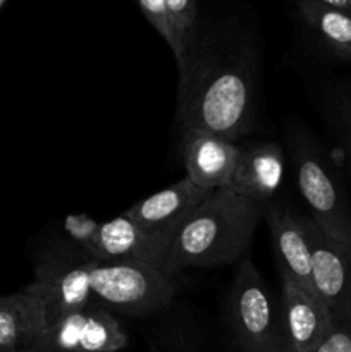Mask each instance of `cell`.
Returning a JSON list of instances; mask_svg holds the SVG:
<instances>
[{
    "instance_id": "11",
    "label": "cell",
    "mask_w": 351,
    "mask_h": 352,
    "mask_svg": "<svg viewBox=\"0 0 351 352\" xmlns=\"http://www.w3.org/2000/svg\"><path fill=\"white\" fill-rule=\"evenodd\" d=\"M186 177L209 191L227 189L237 167L241 146L206 131H189L181 136Z\"/></svg>"
},
{
    "instance_id": "7",
    "label": "cell",
    "mask_w": 351,
    "mask_h": 352,
    "mask_svg": "<svg viewBox=\"0 0 351 352\" xmlns=\"http://www.w3.org/2000/svg\"><path fill=\"white\" fill-rule=\"evenodd\" d=\"M312 251V289L334 320L351 323V244L327 236L310 217H301Z\"/></svg>"
},
{
    "instance_id": "9",
    "label": "cell",
    "mask_w": 351,
    "mask_h": 352,
    "mask_svg": "<svg viewBox=\"0 0 351 352\" xmlns=\"http://www.w3.org/2000/svg\"><path fill=\"white\" fill-rule=\"evenodd\" d=\"M279 315L288 352H315L336 325L319 296L288 277H281Z\"/></svg>"
},
{
    "instance_id": "20",
    "label": "cell",
    "mask_w": 351,
    "mask_h": 352,
    "mask_svg": "<svg viewBox=\"0 0 351 352\" xmlns=\"http://www.w3.org/2000/svg\"><path fill=\"white\" fill-rule=\"evenodd\" d=\"M138 6H140L141 12H143L145 19H147L148 23L157 30V33L167 41L172 54L176 55V52H178V43H176L174 30H172L171 17H169L165 0H138Z\"/></svg>"
},
{
    "instance_id": "17",
    "label": "cell",
    "mask_w": 351,
    "mask_h": 352,
    "mask_svg": "<svg viewBox=\"0 0 351 352\" xmlns=\"http://www.w3.org/2000/svg\"><path fill=\"white\" fill-rule=\"evenodd\" d=\"M165 3H167L169 17H171L176 43H178L174 58L179 67L184 60L186 48L198 31V7H196V0H165Z\"/></svg>"
},
{
    "instance_id": "15",
    "label": "cell",
    "mask_w": 351,
    "mask_h": 352,
    "mask_svg": "<svg viewBox=\"0 0 351 352\" xmlns=\"http://www.w3.org/2000/svg\"><path fill=\"white\" fill-rule=\"evenodd\" d=\"M47 327L38 298L24 291L0 298V352H36Z\"/></svg>"
},
{
    "instance_id": "1",
    "label": "cell",
    "mask_w": 351,
    "mask_h": 352,
    "mask_svg": "<svg viewBox=\"0 0 351 352\" xmlns=\"http://www.w3.org/2000/svg\"><path fill=\"white\" fill-rule=\"evenodd\" d=\"M258 54L244 38L196 31L178 67L179 133L206 131L236 143L258 116Z\"/></svg>"
},
{
    "instance_id": "24",
    "label": "cell",
    "mask_w": 351,
    "mask_h": 352,
    "mask_svg": "<svg viewBox=\"0 0 351 352\" xmlns=\"http://www.w3.org/2000/svg\"><path fill=\"white\" fill-rule=\"evenodd\" d=\"M151 352H160V351H158L157 347H151Z\"/></svg>"
},
{
    "instance_id": "4",
    "label": "cell",
    "mask_w": 351,
    "mask_h": 352,
    "mask_svg": "<svg viewBox=\"0 0 351 352\" xmlns=\"http://www.w3.org/2000/svg\"><path fill=\"white\" fill-rule=\"evenodd\" d=\"M93 298L112 311L145 318L167 308L179 292L176 277L134 261H93Z\"/></svg>"
},
{
    "instance_id": "6",
    "label": "cell",
    "mask_w": 351,
    "mask_h": 352,
    "mask_svg": "<svg viewBox=\"0 0 351 352\" xmlns=\"http://www.w3.org/2000/svg\"><path fill=\"white\" fill-rule=\"evenodd\" d=\"M92 263L93 260L69 241L48 248L36 258L33 282L23 291L40 299L48 325L89 308L93 299Z\"/></svg>"
},
{
    "instance_id": "22",
    "label": "cell",
    "mask_w": 351,
    "mask_h": 352,
    "mask_svg": "<svg viewBox=\"0 0 351 352\" xmlns=\"http://www.w3.org/2000/svg\"><path fill=\"white\" fill-rule=\"evenodd\" d=\"M319 2L326 3L329 7H336V9L351 10V0H319Z\"/></svg>"
},
{
    "instance_id": "19",
    "label": "cell",
    "mask_w": 351,
    "mask_h": 352,
    "mask_svg": "<svg viewBox=\"0 0 351 352\" xmlns=\"http://www.w3.org/2000/svg\"><path fill=\"white\" fill-rule=\"evenodd\" d=\"M100 222H95L88 215H67L64 219V232L69 237V243L74 244L79 251L93 260L96 237H98Z\"/></svg>"
},
{
    "instance_id": "13",
    "label": "cell",
    "mask_w": 351,
    "mask_h": 352,
    "mask_svg": "<svg viewBox=\"0 0 351 352\" xmlns=\"http://www.w3.org/2000/svg\"><path fill=\"white\" fill-rule=\"evenodd\" d=\"M284 172V151L277 143L258 141L246 144L241 146L240 162L227 189L265 205L281 189Z\"/></svg>"
},
{
    "instance_id": "3",
    "label": "cell",
    "mask_w": 351,
    "mask_h": 352,
    "mask_svg": "<svg viewBox=\"0 0 351 352\" xmlns=\"http://www.w3.org/2000/svg\"><path fill=\"white\" fill-rule=\"evenodd\" d=\"M227 322L241 352H288L279 306L251 258H241L234 270Z\"/></svg>"
},
{
    "instance_id": "14",
    "label": "cell",
    "mask_w": 351,
    "mask_h": 352,
    "mask_svg": "<svg viewBox=\"0 0 351 352\" xmlns=\"http://www.w3.org/2000/svg\"><path fill=\"white\" fill-rule=\"evenodd\" d=\"M165 254L167 246L124 213L109 222H100L93 261H134L162 270Z\"/></svg>"
},
{
    "instance_id": "18",
    "label": "cell",
    "mask_w": 351,
    "mask_h": 352,
    "mask_svg": "<svg viewBox=\"0 0 351 352\" xmlns=\"http://www.w3.org/2000/svg\"><path fill=\"white\" fill-rule=\"evenodd\" d=\"M329 112L334 129L337 133V140L343 146L351 170V89H341V91L332 93Z\"/></svg>"
},
{
    "instance_id": "16",
    "label": "cell",
    "mask_w": 351,
    "mask_h": 352,
    "mask_svg": "<svg viewBox=\"0 0 351 352\" xmlns=\"http://www.w3.org/2000/svg\"><path fill=\"white\" fill-rule=\"evenodd\" d=\"M298 9L319 40L343 60H351V10L329 7L319 0H299Z\"/></svg>"
},
{
    "instance_id": "10",
    "label": "cell",
    "mask_w": 351,
    "mask_h": 352,
    "mask_svg": "<svg viewBox=\"0 0 351 352\" xmlns=\"http://www.w3.org/2000/svg\"><path fill=\"white\" fill-rule=\"evenodd\" d=\"M210 195L212 191L200 188L184 177L176 184L134 203L124 212V215L145 232L162 241L169 250L179 227Z\"/></svg>"
},
{
    "instance_id": "21",
    "label": "cell",
    "mask_w": 351,
    "mask_h": 352,
    "mask_svg": "<svg viewBox=\"0 0 351 352\" xmlns=\"http://www.w3.org/2000/svg\"><path fill=\"white\" fill-rule=\"evenodd\" d=\"M315 352H351V323L336 322Z\"/></svg>"
},
{
    "instance_id": "5",
    "label": "cell",
    "mask_w": 351,
    "mask_h": 352,
    "mask_svg": "<svg viewBox=\"0 0 351 352\" xmlns=\"http://www.w3.org/2000/svg\"><path fill=\"white\" fill-rule=\"evenodd\" d=\"M288 148L296 184L310 208V219L334 239L351 244V206L330 170L322 148L305 131H289Z\"/></svg>"
},
{
    "instance_id": "2",
    "label": "cell",
    "mask_w": 351,
    "mask_h": 352,
    "mask_svg": "<svg viewBox=\"0 0 351 352\" xmlns=\"http://www.w3.org/2000/svg\"><path fill=\"white\" fill-rule=\"evenodd\" d=\"M262 219V203L243 198L231 189H215L179 227L162 272L176 277L188 268L237 263Z\"/></svg>"
},
{
    "instance_id": "23",
    "label": "cell",
    "mask_w": 351,
    "mask_h": 352,
    "mask_svg": "<svg viewBox=\"0 0 351 352\" xmlns=\"http://www.w3.org/2000/svg\"><path fill=\"white\" fill-rule=\"evenodd\" d=\"M6 2H7V0H0V9H2L3 3H6Z\"/></svg>"
},
{
    "instance_id": "12",
    "label": "cell",
    "mask_w": 351,
    "mask_h": 352,
    "mask_svg": "<svg viewBox=\"0 0 351 352\" xmlns=\"http://www.w3.org/2000/svg\"><path fill=\"white\" fill-rule=\"evenodd\" d=\"M264 219L270 232L272 248L281 277L312 289V251L303 219L279 205H264Z\"/></svg>"
},
{
    "instance_id": "8",
    "label": "cell",
    "mask_w": 351,
    "mask_h": 352,
    "mask_svg": "<svg viewBox=\"0 0 351 352\" xmlns=\"http://www.w3.org/2000/svg\"><path fill=\"white\" fill-rule=\"evenodd\" d=\"M127 344L126 330L109 309L86 308L48 325L36 352H120Z\"/></svg>"
}]
</instances>
